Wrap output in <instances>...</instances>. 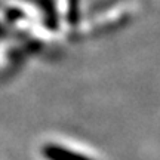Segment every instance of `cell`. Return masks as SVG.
Here are the masks:
<instances>
[{
    "instance_id": "1",
    "label": "cell",
    "mask_w": 160,
    "mask_h": 160,
    "mask_svg": "<svg viewBox=\"0 0 160 160\" xmlns=\"http://www.w3.org/2000/svg\"><path fill=\"white\" fill-rule=\"evenodd\" d=\"M43 156L49 160H85L83 157L70 153L67 150H64L62 147L58 145H45L43 147Z\"/></svg>"
}]
</instances>
